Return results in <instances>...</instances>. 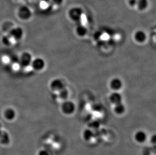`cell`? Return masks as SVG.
Segmentation results:
<instances>
[{
    "instance_id": "obj_20",
    "label": "cell",
    "mask_w": 156,
    "mask_h": 155,
    "mask_svg": "<svg viewBox=\"0 0 156 155\" xmlns=\"http://www.w3.org/2000/svg\"><path fill=\"white\" fill-rule=\"evenodd\" d=\"M38 155H50L48 151L46 150H43L38 153Z\"/></svg>"
},
{
    "instance_id": "obj_3",
    "label": "cell",
    "mask_w": 156,
    "mask_h": 155,
    "mask_svg": "<svg viewBox=\"0 0 156 155\" xmlns=\"http://www.w3.org/2000/svg\"><path fill=\"white\" fill-rule=\"evenodd\" d=\"M83 14V10L80 7L72 8L68 12V15L72 20L77 22L80 20Z\"/></svg>"
},
{
    "instance_id": "obj_4",
    "label": "cell",
    "mask_w": 156,
    "mask_h": 155,
    "mask_svg": "<svg viewBox=\"0 0 156 155\" xmlns=\"http://www.w3.org/2000/svg\"><path fill=\"white\" fill-rule=\"evenodd\" d=\"M46 67V62L41 57H37L33 59L31 63V69L37 72H41Z\"/></svg>"
},
{
    "instance_id": "obj_2",
    "label": "cell",
    "mask_w": 156,
    "mask_h": 155,
    "mask_svg": "<svg viewBox=\"0 0 156 155\" xmlns=\"http://www.w3.org/2000/svg\"><path fill=\"white\" fill-rule=\"evenodd\" d=\"M61 110L63 114L70 115L73 114L76 110V105L73 101L65 100L61 105Z\"/></svg>"
},
{
    "instance_id": "obj_7",
    "label": "cell",
    "mask_w": 156,
    "mask_h": 155,
    "mask_svg": "<svg viewBox=\"0 0 156 155\" xmlns=\"http://www.w3.org/2000/svg\"><path fill=\"white\" fill-rule=\"evenodd\" d=\"M8 34L16 42L22 39L23 36V30L19 27H13Z\"/></svg>"
},
{
    "instance_id": "obj_18",
    "label": "cell",
    "mask_w": 156,
    "mask_h": 155,
    "mask_svg": "<svg viewBox=\"0 0 156 155\" xmlns=\"http://www.w3.org/2000/svg\"><path fill=\"white\" fill-rule=\"evenodd\" d=\"M136 6L140 10H144L148 6V0H137Z\"/></svg>"
},
{
    "instance_id": "obj_9",
    "label": "cell",
    "mask_w": 156,
    "mask_h": 155,
    "mask_svg": "<svg viewBox=\"0 0 156 155\" xmlns=\"http://www.w3.org/2000/svg\"><path fill=\"white\" fill-rule=\"evenodd\" d=\"M31 10L27 6H22L19 9L18 15L19 17L23 20H28L30 19L31 17Z\"/></svg>"
},
{
    "instance_id": "obj_1",
    "label": "cell",
    "mask_w": 156,
    "mask_h": 155,
    "mask_svg": "<svg viewBox=\"0 0 156 155\" xmlns=\"http://www.w3.org/2000/svg\"><path fill=\"white\" fill-rule=\"evenodd\" d=\"M33 60V57L30 53L28 52L22 53L19 59L20 67H23L24 70L27 72L33 70L31 67V63Z\"/></svg>"
},
{
    "instance_id": "obj_15",
    "label": "cell",
    "mask_w": 156,
    "mask_h": 155,
    "mask_svg": "<svg viewBox=\"0 0 156 155\" xmlns=\"http://www.w3.org/2000/svg\"><path fill=\"white\" fill-rule=\"evenodd\" d=\"M75 31L78 36L82 37L87 35V29L84 25L83 24H79L77 26Z\"/></svg>"
},
{
    "instance_id": "obj_5",
    "label": "cell",
    "mask_w": 156,
    "mask_h": 155,
    "mask_svg": "<svg viewBox=\"0 0 156 155\" xmlns=\"http://www.w3.org/2000/svg\"><path fill=\"white\" fill-rule=\"evenodd\" d=\"M50 87L52 91L58 92L59 91L65 88V86L63 81L61 79L56 78L51 82Z\"/></svg>"
},
{
    "instance_id": "obj_8",
    "label": "cell",
    "mask_w": 156,
    "mask_h": 155,
    "mask_svg": "<svg viewBox=\"0 0 156 155\" xmlns=\"http://www.w3.org/2000/svg\"><path fill=\"white\" fill-rule=\"evenodd\" d=\"M133 138L136 143L139 144H143L147 140V135L144 130H139L134 133Z\"/></svg>"
},
{
    "instance_id": "obj_23",
    "label": "cell",
    "mask_w": 156,
    "mask_h": 155,
    "mask_svg": "<svg viewBox=\"0 0 156 155\" xmlns=\"http://www.w3.org/2000/svg\"><path fill=\"white\" fill-rule=\"evenodd\" d=\"M43 1L46 2H48L50 1V0H43Z\"/></svg>"
},
{
    "instance_id": "obj_13",
    "label": "cell",
    "mask_w": 156,
    "mask_h": 155,
    "mask_svg": "<svg viewBox=\"0 0 156 155\" xmlns=\"http://www.w3.org/2000/svg\"><path fill=\"white\" fill-rule=\"evenodd\" d=\"M2 42L3 43V44L5 46H12L14 44H15V43H16L15 41V40L10 35L7 34L6 35H4L2 37Z\"/></svg>"
},
{
    "instance_id": "obj_12",
    "label": "cell",
    "mask_w": 156,
    "mask_h": 155,
    "mask_svg": "<svg viewBox=\"0 0 156 155\" xmlns=\"http://www.w3.org/2000/svg\"><path fill=\"white\" fill-rule=\"evenodd\" d=\"M16 112L15 110L12 108H7L5 109L3 112V116L6 120L12 121L15 119L16 117Z\"/></svg>"
},
{
    "instance_id": "obj_17",
    "label": "cell",
    "mask_w": 156,
    "mask_h": 155,
    "mask_svg": "<svg viewBox=\"0 0 156 155\" xmlns=\"http://www.w3.org/2000/svg\"><path fill=\"white\" fill-rule=\"evenodd\" d=\"M58 93V96L59 98H60L62 100H63V101L67 100L68 97L69 96V92L66 87L59 91Z\"/></svg>"
},
{
    "instance_id": "obj_11",
    "label": "cell",
    "mask_w": 156,
    "mask_h": 155,
    "mask_svg": "<svg viewBox=\"0 0 156 155\" xmlns=\"http://www.w3.org/2000/svg\"><path fill=\"white\" fill-rule=\"evenodd\" d=\"M109 99L110 102L114 105L122 103L123 100L122 95L118 91H114L111 94Z\"/></svg>"
},
{
    "instance_id": "obj_16",
    "label": "cell",
    "mask_w": 156,
    "mask_h": 155,
    "mask_svg": "<svg viewBox=\"0 0 156 155\" xmlns=\"http://www.w3.org/2000/svg\"><path fill=\"white\" fill-rule=\"evenodd\" d=\"M94 136V133L91 129H87L83 132V139L86 142H90Z\"/></svg>"
},
{
    "instance_id": "obj_6",
    "label": "cell",
    "mask_w": 156,
    "mask_h": 155,
    "mask_svg": "<svg viewBox=\"0 0 156 155\" xmlns=\"http://www.w3.org/2000/svg\"><path fill=\"white\" fill-rule=\"evenodd\" d=\"M123 82L119 78H114L109 82V87L114 91H119L123 88Z\"/></svg>"
},
{
    "instance_id": "obj_14",
    "label": "cell",
    "mask_w": 156,
    "mask_h": 155,
    "mask_svg": "<svg viewBox=\"0 0 156 155\" xmlns=\"http://www.w3.org/2000/svg\"><path fill=\"white\" fill-rule=\"evenodd\" d=\"M113 110L115 114L120 115L125 113L126 111V107L125 105L123 104V103H120L119 104L114 105Z\"/></svg>"
},
{
    "instance_id": "obj_21",
    "label": "cell",
    "mask_w": 156,
    "mask_h": 155,
    "mask_svg": "<svg viewBox=\"0 0 156 155\" xmlns=\"http://www.w3.org/2000/svg\"><path fill=\"white\" fill-rule=\"evenodd\" d=\"M55 4L60 5L63 3V0H51Z\"/></svg>"
},
{
    "instance_id": "obj_19",
    "label": "cell",
    "mask_w": 156,
    "mask_h": 155,
    "mask_svg": "<svg viewBox=\"0 0 156 155\" xmlns=\"http://www.w3.org/2000/svg\"><path fill=\"white\" fill-rule=\"evenodd\" d=\"M137 1V0H128V4H129L130 6L134 7L136 5Z\"/></svg>"
},
{
    "instance_id": "obj_10",
    "label": "cell",
    "mask_w": 156,
    "mask_h": 155,
    "mask_svg": "<svg viewBox=\"0 0 156 155\" xmlns=\"http://www.w3.org/2000/svg\"><path fill=\"white\" fill-rule=\"evenodd\" d=\"M134 39L136 43H145L147 39V35L146 32L142 30H139L134 34Z\"/></svg>"
},
{
    "instance_id": "obj_22",
    "label": "cell",
    "mask_w": 156,
    "mask_h": 155,
    "mask_svg": "<svg viewBox=\"0 0 156 155\" xmlns=\"http://www.w3.org/2000/svg\"><path fill=\"white\" fill-rule=\"evenodd\" d=\"M3 62L4 63H6V64H8L9 62V57H4L3 58Z\"/></svg>"
}]
</instances>
